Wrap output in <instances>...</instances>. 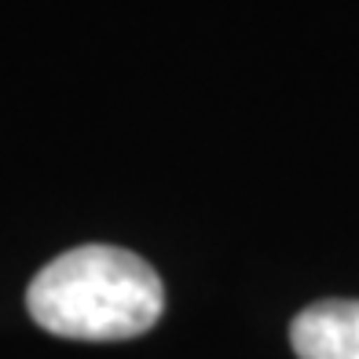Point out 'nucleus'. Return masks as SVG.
Returning a JSON list of instances; mask_svg holds the SVG:
<instances>
[{
  "instance_id": "1",
  "label": "nucleus",
  "mask_w": 359,
  "mask_h": 359,
  "mask_svg": "<svg viewBox=\"0 0 359 359\" xmlns=\"http://www.w3.org/2000/svg\"><path fill=\"white\" fill-rule=\"evenodd\" d=\"M37 326L74 341H128L165 312V290L143 257L118 246H77L37 271L26 290Z\"/></svg>"
},
{
  "instance_id": "2",
  "label": "nucleus",
  "mask_w": 359,
  "mask_h": 359,
  "mask_svg": "<svg viewBox=\"0 0 359 359\" xmlns=\"http://www.w3.org/2000/svg\"><path fill=\"white\" fill-rule=\"evenodd\" d=\"M297 359H359V301H316L293 319Z\"/></svg>"
}]
</instances>
